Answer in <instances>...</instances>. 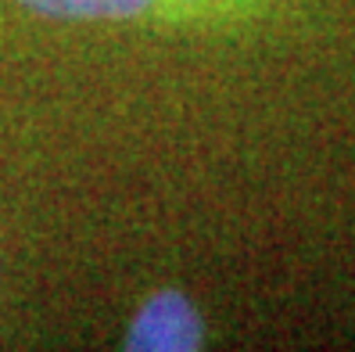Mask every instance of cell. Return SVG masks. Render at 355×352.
<instances>
[{"instance_id": "cell-1", "label": "cell", "mask_w": 355, "mask_h": 352, "mask_svg": "<svg viewBox=\"0 0 355 352\" xmlns=\"http://www.w3.org/2000/svg\"><path fill=\"white\" fill-rule=\"evenodd\" d=\"M205 342V324L194 302L180 292H158L140 305L126 330L130 352H194Z\"/></svg>"}, {"instance_id": "cell-2", "label": "cell", "mask_w": 355, "mask_h": 352, "mask_svg": "<svg viewBox=\"0 0 355 352\" xmlns=\"http://www.w3.org/2000/svg\"><path fill=\"white\" fill-rule=\"evenodd\" d=\"M22 4L47 18H69V22H119V18L144 15L155 0H22Z\"/></svg>"}]
</instances>
